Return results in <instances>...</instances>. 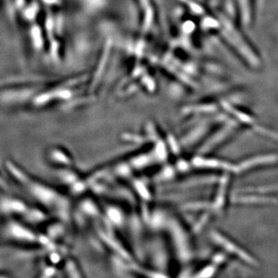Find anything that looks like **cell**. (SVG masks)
I'll use <instances>...</instances> for the list:
<instances>
[{
  "mask_svg": "<svg viewBox=\"0 0 278 278\" xmlns=\"http://www.w3.org/2000/svg\"><path fill=\"white\" fill-rule=\"evenodd\" d=\"M30 91H22V92H11V93H5L2 96L3 101L7 102H13V101H21L31 95Z\"/></svg>",
  "mask_w": 278,
  "mask_h": 278,
  "instance_id": "9c48e42d",
  "label": "cell"
},
{
  "mask_svg": "<svg viewBox=\"0 0 278 278\" xmlns=\"http://www.w3.org/2000/svg\"><path fill=\"white\" fill-rule=\"evenodd\" d=\"M56 273H57V270H56L55 267L49 263L47 265L42 267L40 277H41V278H51V277H54Z\"/></svg>",
  "mask_w": 278,
  "mask_h": 278,
  "instance_id": "7c38bea8",
  "label": "cell"
},
{
  "mask_svg": "<svg viewBox=\"0 0 278 278\" xmlns=\"http://www.w3.org/2000/svg\"><path fill=\"white\" fill-rule=\"evenodd\" d=\"M278 162V154H271L258 155V156L252 157L248 158L246 162H243L239 165L238 171L249 170L254 167L260 165H268V164L275 163Z\"/></svg>",
  "mask_w": 278,
  "mask_h": 278,
  "instance_id": "5b68a950",
  "label": "cell"
},
{
  "mask_svg": "<svg viewBox=\"0 0 278 278\" xmlns=\"http://www.w3.org/2000/svg\"><path fill=\"white\" fill-rule=\"evenodd\" d=\"M36 5H32V7L29 8V9H27V11H26V17H27V18L30 19V20H31V19L33 18V16H34L35 14H36Z\"/></svg>",
  "mask_w": 278,
  "mask_h": 278,
  "instance_id": "5bb4252c",
  "label": "cell"
},
{
  "mask_svg": "<svg viewBox=\"0 0 278 278\" xmlns=\"http://www.w3.org/2000/svg\"><path fill=\"white\" fill-rule=\"evenodd\" d=\"M17 2H18L19 5H21L23 2H24V0H17Z\"/></svg>",
  "mask_w": 278,
  "mask_h": 278,
  "instance_id": "2e32d148",
  "label": "cell"
},
{
  "mask_svg": "<svg viewBox=\"0 0 278 278\" xmlns=\"http://www.w3.org/2000/svg\"><path fill=\"white\" fill-rule=\"evenodd\" d=\"M242 201L247 203H266L273 202V199L264 196H249L243 198Z\"/></svg>",
  "mask_w": 278,
  "mask_h": 278,
  "instance_id": "30bf717a",
  "label": "cell"
},
{
  "mask_svg": "<svg viewBox=\"0 0 278 278\" xmlns=\"http://www.w3.org/2000/svg\"><path fill=\"white\" fill-rule=\"evenodd\" d=\"M47 4H54L57 2V0H43Z\"/></svg>",
  "mask_w": 278,
  "mask_h": 278,
  "instance_id": "9a60e30c",
  "label": "cell"
},
{
  "mask_svg": "<svg viewBox=\"0 0 278 278\" xmlns=\"http://www.w3.org/2000/svg\"><path fill=\"white\" fill-rule=\"evenodd\" d=\"M47 159L49 162L56 165H63L68 163L69 158H66V154L58 147L51 148L47 153Z\"/></svg>",
  "mask_w": 278,
  "mask_h": 278,
  "instance_id": "52a82bcc",
  "label": "cell"
},
{
  "mask_svg": "<svg viewBox=\"0 0 278 278\" xmlns=\"http://www.w3.org/2000/svg\"><path fill=\"white\" fill-rule=\"evenodd\" d=\"M5 165V170L7 171L9 176L20 185H21L30 176L28 172H26L22 167L13 161H6Z\"/></svg>",
  "mask_w": 278,
  "mask_h": 278,
  "instance_id": "8992f818",
  "label": "cell"
},
{
  "mask_svg": "<svg viewBox=\"0 0 278 278\" xmlns=\"http://www.w3.org/2000/svg\"><path fill=\"white\" fill-rule=\"evenodd\" d=\"M9 188V184L0 172V189L2 191H7Z\"/></svg>",
  "mask_w": 278,
  "mask_h": 278,
  "instance_id": "4fadbf2b",
  "label": "cell"
},
{
  "mask_svg": "<svg viewBox=\"0 0 278 278\" xmlns=\"http://www.w3.org/2000/svg\"><path fill=\"white\" fill-rule=\"evenodd\" d=\"M29 207L27 202L16 196L5 195L0 197V214L5 217H22Z\"/></svg>",
  "mask_w": 278,
  "mask_h": 278,
  "instance_id": "3957f363",
  "label": "cell"
},
{
  "mask_svg": "<svg viewBox=\"0 0 278 278\" xmlns=\"http://www.w3.org/2000/svg\"><path fill=\"white\" fill-rule=\"evenodd\" d=\"M23 188L34 199L40 206L50 211L52 210L54 212L59 214L62 210L63 199L58 191L54 189L47 183L36 180L30 175L24 184Z\"/></svg>",
  "mask_w": 278,
  "mask_h": 278,
  "instance_id": "6da1fadb",
  "label": "cell"
},
{
  "mask_svg": "<svg viewBox=\"0 0 278 278\" xmlns=\"http://www.w3.org/2000/svg\"><path fill=\"white\" fill-rule=\"evenodd\" d=\"M21 218L27 224L38 226L48 222L50 214L48 210L41 207H30Z\"/></svg>",
  "mask_w": 278,
  "mask_h": 278,
  "instance_id": "277c9868",
  "label": "cell"
},
{
  "mask_svg": "<svg viewBox=\"0 0 278 278\" xmlns=\"http://www.w3.org/2000/svg\"><path fill=\"white\" fill-rule=\"evenodd\" d=\"M5 241L24 246H38L39 233L35 232L26 222H19L15 218L5 219L1 229Z\"/></svg>",
  "mask_w": 278,
  "mask_h": 278,
  "instance_id": "7a4b0ae2",
  "label": "cell"
},
{
  "mask_svg": "<svg viewBox=\"0 0 278 278\" xmlns=\"http://www.w3.org/2000/svg\"><path fill=\"white\" fill-rule=\"evenodd\" d=\"M70 95L68 92L63 91V92H58L55 93H45L40 94L35 99V104L36 105H43V104H47L49 101L52 100L53 97H59V98H66Z\"/></svg>",
  "mask_w": 278,
  "mask_h": 278,
  "instance_id": "ba28073f",
  "label": "cell"
},
{
  "mask_svg": "<svg viewBox=\"0 0 278 278\" xmlns=\"http://www.w3.org/2000/svg\"><path fill=\"white\" fill-rule=\"evenodd\" d=\"M32 40L36 48H40L43 45V39H42L41 31L38 27H32Z\"/></svg>",
  "mask_w": 278,
  "mask_h": 278,
  "instance_id": "8fae6325",
  "label": "cell"
}]
</instances>
